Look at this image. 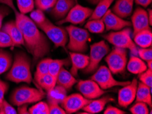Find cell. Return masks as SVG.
<instances>
[{
	"label": "cell",
	"instance_id": "cell-1",
	"mask_svg": "<svg viewBox=\"0 0 152 114\" xmlns=\"http://www.w3.org/2000/svg\"><path fill=\"white\" fill-rule=\"evenodd\" d=\"M12 10L15 16V23L23 36L25 46L34 58V63L45 57L50 51V45L47 38L30 18L20 13L14 4L13 0H0Z\"/></svg>",
	"mask_w": 152,
	"mask_h": 114
},
{
	"label": "cell",
	"instance_id": "cell-2",
	"mask_svg": "<svg viewBox=\"0 0 152 114\" xmlns=\"http://www.w3.org/2000/svg\"><path fill=\"white\" fill-rule=\"evenodd\" d=\"M10 71L6 74V79L15 83H27L32 81L31 73V60L26 53L17 52L10 67Z\"/></svg>",
	"mask_w": 152,
	"mask_h": 114
},
{
	"label": "cell",
	"instance_id": "cell-3",
	"mask_svg": "<svg viewBox=\"0 0 152 114\" xmlns=\"http://www.w3.org/2000/svg\"><path fill=\"white\" fill-rule=\"evenodd\" d=\"M45 96V93L41 89L20 86L14 90L10 96V101L15 106L30 104L40 101Z\"/></svg>",
	"mask_w": 152,
	"mask_h": 114
},
{
	"label": "cell",
	"instance_id": "cell-4",
	"mask_svg": "<svg viewBox=\"0 0 152 114\" xmlns=\"http://www.w3.org/2000/svg\"><path fill=\"white\" fill-rule=\"evenodd\" d=\"M69 40L67 48L70 51L85 53L87 50V42L90 35L87 29L80 28L75 25H68L66 27Z\"/></svg>",
	"mask_w": 152,
	"mask_h": 114
},
{
	"label": "cell",
	"instance_id": "cell-5",
	"mask_svg": "<svg viewBox=\"0 0 152 114\" xmlns=\"http://www.w3.org/2000/svg\"><path fill=\"white\" fill-rule=\"evenodd\" d=\"M131 29L124 28L119 31L110 32L103 36L104 38L115 47L129 49L134 55H138V49L131 38Z\"/></svg>",
	"mask_w": 152,
	"mask_h": 114
},
{
	"label": "cell",
	"instance_id": "cell-6",
	"mask_svg": "<svg viewBox=\"0 0 152 114\" xmlns=\"http://www.w3.org/2000/svg\"><path fill=\"white\" fill-rule=\"evenodd\" d=\"M38 27L45 32L55 47H65L68 41V35L66 29L53 24L48 18L38 25Z\"/></svg>",
	"mask_w": 152,
	"mask_h": 114
},
{
	"label": "cell",
	"instance_id": "cell-7",
	"mask_svg": "<svg viewBox=\"0 0 152 114\" xmlns=\"http://www.w3.org/2000/svg\"><path fill=\"white\" fill-rule=\"evenodd\" d=\"M128 53L125 49L115 47L105 57L108 68L113 74L121 73L125 71L128 62Z\"/></svg>",
	"mask_w": 152,
	"mask_h": 114
},
{
	"label": "cell",
	"instance_id": "cell-8",
	"mask_svg": "<svg viewBox=\"0 0 152 114\" xmlns=\"http://www.w3.org/2000/svg\"><path fill=\"white\" fill-rule=\"evenodd\" d=\"M110 52L109 46L104 40H101L91 45L90 46L89 64L84 69L85 73H91L98 68L102 60Z\"/></svg>",
	"mask_w": 152,
	"mask_h": 114
},
{
	"label": "cell",
	"instance_id": "cell-9",
	"mask_svg": "<svg viewBox=\"0 0 152 114\" xmlns=\"http://www.w3.org/2000/svg\"><path fill=\"white\" fill-rule=\"evenodd\" d=\"M91 79L98 83L102 90H107L115 86H125L130 81H120L116 80L113 76V73L108 67L101 66L97 68L96 73L91 76Z\"/></svg>",
	"mask_w": 152,
	"mask_h": 114
},
{
	"label": "cell",
	"instance_id": "cell-10",
	"mask_svg": "<svg viewBox=\"0 0 152 114\" xmlns=\"http://www.w3.org/2000/svg\"><path fill=\"white\" fill-rule=\"evenodd\" d=\"M92 13L93 10L91 8L77 4L71 8L66 17L59 20L57 24L61 25L64 23H72V25H82L87 18L90 17Z\"/></svg>",
	"mask_w": 152,
	"mask_h": 114
},
{
	"label": "cell",
	"instance_id": "cell-11",
	"mask_svg": "<svg viewBox=\"0 0 152 114\" xmlns=\"http://www.w3.org/2000/svg\"><path fill=\"white\" fill-rule=\"evenodd\" d=\"M77 89L85 98L89 100L98 99L106 93L104 90H102L97 83L92 79L79 81Z\"/></svg>",
	"mask_w": 152,
	"mask_h": 114
},
{
	"label": "cell",
	"instance_id": "cell-12",
	"mask_svg": "<svg viewBox=\"0 0 152 114\" xmlns=\"http://www.w3.org/2000/svg\"><path fill=\"white\" fill-rule=\"evenodd\" d=\"M91 101V100L85 98L82 94H73L70 96H66L61 104L66 113L70 114L79 111Z\"/></svg>",
	"mask_w": 152,
	"mask_h": 114
},
{
	"label": "cell",
	"instance_id": "cell-13",
	"mask_svg": "<svg viewBox=\"0 0 152 114\" xmlns=\"http://www.w3.org/2000/svg\"><path fill=\"white\" fill-rule=\"evenodd\" d=\"M138 81L134 79L129 84L125 86L119 90L118 93V104L121 107L127 108L132 104L136 98V93L138 86Z\"/></svg>",
	"mask_w": 152,
	"mask_h": 114
},
{
	"label": "cell",
	"instance_id": "cell-14",
	"mask_svg": "<svg viewBox=\"0 0 152 114\" xmlns=\"http://www.w3.org/2000/svg\"><path fill=\"white\" fill-rule=\"evenodd\" d=\"M102 19L107 31H119L132 25L131 22L118 17L110 10H107L102 17Z\"/></svg>",
	"mask_w": 152,
	"mask_h": 114
},
{
	"label": "cell",
	"instance_id": "cell-15",
	"mask_svg": "<svg viewBox=\"0 0 152 114\" xmlns=\"http://www.w3.org/2000/svg\"><path fill=\"white\" fill-rule=\"evenodd\" d=\"M131 20L133 27V35L141 30L150 28L151 25L149 23L147 11L142 8L138 7L136 8L131 17Z\"/></svg>",
	"mask_w": 152,
	"mask_h": 114
},
{
	"label": "cell",
	"instance_id": "cell-16",
	"mask_svg": "<svg viewBox=\"0 0 152 114\" xmlns=\"http://www.w3.org/2000/svg\"><path fill=\"white\" fill-rule=\"evenodd\" d=\"M75 4V0H57L55 6L51 8L50 14L55 19L61 20L66 17Z\"/></svg>",
	"mask_w": 152,
	"mask_h": 114
},
{
	"label": "cell",
	"instance_id": "cell-17",
	"mask_svg": "<svg viewBox=\"0 0 152 114\" xmlns=\"http://www.w3.org/2000/svg\"><path fill=\"white\" fill-rule=\"evenodd\" d=\"M70 61L72 62V68L70 73L73 76H77L79 70H84L89 64V58L88 55H86L81 53L70 52Z\"/></svg>",
	"mask_w": 152,
	"mask_h": 114
},
{
	"label": "cell",
	"instance_id": "cell-18",
	"mask_svg": "<svg viewBox=\"0 0 152 114\" xmlns=\"http://www.w3.org/2000/svg\"><path fill=\"white\" fill-rule=\"evenodd\" d=\"M134 0H117L111 11L122 18H127L132 15Z\"/></svg>",
	"mask_w": 152,
	"mask_h": 114
},
{
	"label": "cell",
	"instance_id": "cell-19",
	"mask_svg": "<svg viewBox=\"0 0 152 114\" xmlns=\"http://www.w3.org/2000/svg\"><path fill=\"white\" fill-rule=\"evenodd\" d=\"M1 29L5 31L10 36L15 44V46L25 45L23 36L16 24L15 21H11L6 23Z\"/></svg>",
	"mask_w": 152,
	"mask_h": 114
},
{
	"label": "cell",
	"instance_id": "cell-20",
	"mask_svg": "<svg viewBox=\"0 0 152 114\" xmlns=\"http://www.w3.org/2000/svg\"><path fill=\"white\" fill-rule=\"evenodd\" d=\"M114 101V99H113L110 96H106L100 99L93 100L85 105L82 109L85 112L89 114H95L100 113L104 109L106 104L109 102Z\"/></svg>",
	"mask_w": 152,
	"mask_h": 114
},
{
	"label": "cell",
	"instance_id": "cell-21",
	"mask_svg": "<svg viewBox=\"0 0 152 114\" xmlns=\"http://www.w3.org/2000/svg\"><path fill=\"white\" fill-rule=\"evenodd\" d=\"M77 83L75 76L68 71L66 68L62 67L60 72L57 76L56 84L64 87L66 90H70L72 86Z\"/></svg>",
	"mask_w": 152,
	"mask_h": 114
},
{
	"label": "cell",
	"instance_id": "cell-22",
	"mask_svg": "<svg viewBox=\"0 0 152 114\" xmlns=\"http://www.w3.org/2000/svg\"><path fill=\"white\" fill-rule=\"evenodd\" d=\"M134 36V43L141 48L151 47L152 44V32L151 28L141 30Z\"/></svg>",
	"mask_w": 152,
	"mask_h": 114
},
{
	"label": "cell",
	"instance_id": "cell-23",
	"mask_svg": "<svg viewBox=\"0 0 152 114\" xmlns=\"http://www.w3.org/2000/svg\"><path fill=\"white\" fill-rule=\"evenodd\" d=\"M67 94V90L62 86L55 85V87L47 92L48 103L61 104Z\"/></svg>",
	"mask_w": 152,
	"mask_h": 114
},
{
	"label": "cell",
	"instance_id": "cell-24",
	"mask_svg": "<svg viewBox=\"0 0 152 114\" xmlns=\"http://www.w3.org/2000/svg\"><path fill=\"white\" fill-rule=\"evenodd\" d=\"M151 88L140 82L138 83V86L136 93V101L142 102L146 103L149 107H151Z\"/></svg>",
	"mask_w": 152,
	"mask_h": 114
},
{
	"label": "cell",
	"instance_id": "cell-25",
	"mask_svg": "<svg viewBox=\"0 0 152 114\" xmlns=\"http://www.w3.org/2000/svg\"><path fill=\"white\" fill-rule=\"evenodd\" d=\"M127 70L130 73L139 74L147 69V64L140 57L133 55L126 64Z\"/></svg>",
	"mask_w": 152,
	"mask_h": 114
},
{
	"label": "cell",
	"instance_id": "cell-26",
	"mask_svg": "<svg viewBox=\"0 0 152 114\" xmlns=\"http://www.w3.org/2000/svg\"><path fill=\"white\" fill-rule=\"evenodd\" d=\"M70 64L69 59L63 60H51L49 66V74L53 78L55 82H57V76L64 66H68Z\"/></svg>",
	"mask_w": 152,
	"mask_h": 114
},
{
	"label": "cell",
	"instance_id": "cell-27",
	"mask_svg": "<svg viewBox=\"0 0 152 114\" xmlns=\"http://www.w3.org/2000/svg\"><path fill=\"white\" fill-rule=\"evenodd\" d=\"M115 0H100L97 4V6L95 10H93L89 19H96L102 18L104 15L107 13L108 10Z\"/></svg>",
	"mask_w": 152,
	"mask_h": 114
},
{
	"label": "cell",
	"instance_id": "cell-28",
	"mask_svg": "<svg viewBox=\"0 0 152 114\" xmlns=\"http://www.w3.org/2000/svg\"><path fill=\"white\" fill-rule=\"evenodd\" d=\"M87 31L94 34H102L104 32L105 26L102 18L89 19L85 25Z\"/></svg>",
	"mask_w": 152,
	"mask_h": 114
},
{
	"label": "cell",
	"instance_id": "cell-29",
	"mask_svg": "<svg viewBox=\"0 0 152 114\" xmlns=\"http://www.w3.org/2000/svg\"><path fill=\"white\" fill-rule=\"evenodd\" d=\"M12 64V57L8 51L0 49V74L6 73Z\"/></svg>",
	"mask_w": 152,
	"mask_h": 114
},
{
	"label": "cell",
	"instance_id": "cell-30",
	"mask_svg": "<svg viewBox=\"0 0 152 114\" xmlns=\"http://www.w3.org/2000/svg\"><path fill=\"white\" fill-rule=\"evenodd\" d=\"M51 60V58L43 59L37 65L35 75H34V79L36 82L40 78H42V76L49 73V66Z\"/></svg>",
	"mask_w": 152,
	"mask_h": 114
},
{
	"label": "cell",
	"instance_id": "cell-31",
	"mask_svg": "<svg viewBox=\"0 0 152 114\" xmlns=\"http://www.w3.org/2000/svg\"><path fill=\"white\" fill-rule=\"evenodd\" d=\"M37 83L42 89L46 90L47 92H49V90L53 89L56 85V82L49 73L40 78L37 81Z\"/></svg>",
	"mask_w": 152,
	"mask_h": 114
},
{
	"label": "cell",
	"instance_id": "cell-32",
	"mask_svg": "<svg viewBox=\"0 0 152 114\" xmlns=\"http://www.w3.org/2000/svg\"><path fill=\"white\" fill-rule=\"evenodd\" d=\"M18 10L23 14L31 13L35 7L34 0H17Z\"/></svg>",
	"mask_w": 152,
	"mask_h": 114
},
{
	"label": "cell",
	"instance_id": "cell-33",
	"mask_svg": "<svg viewBox=\"0 0 152 114\" xmlns=\"http://www.w3.org/2000/svg\"><path fill=\"white\" fill-rule=\"evenodd\" d=\"M29 113L30 114H49V107L48 103L45 102H39L29 108Z\"/></svg>",
	"mask_w": 152,
	"mask_h": 114
},
{
	"label": "cell",
	"instance_id": "cell-34",
	"mask_svg": "<svg viewBox=\"0 0 152 114\" xmlns=\"http://www.w3.org/2000/svg\"><path fill=\"white\" fill-rule=\"evenodd\" d=\"M130 111L132 114H148L149 110L148 105L142 102L137 101L134 105H132L130 109Z\"/></svg>",
	"mask_w": 152,
	"mask_h": 114
},
{
	"label": "cell",
	"instance_id": "cell-35",
	"mask_svg": "<svg viewBox=\"0 0 152 114\" xmlns=\"http://www.w3.org/2000/svg\"><path fill=\"white\" fill-rule=\"evenodd\" d=\"M13 47L15 46L12 38L5 31L0 29V48Z\"/></svg>",
	"mask_w": 152,
	"mask_h": 114
},
{
	"label": "cell",
	"instance_id": "cell-36",
	"mask_svg": "<svg viewBox=\"0 0 152 114\" xmlns=\"http://www.w3.org/2000/svg\"><path fill=\"white\" fill-rule=\"evenodd\" d=\"M30 18L36 23L37 26L41 24V23H42L47 19L43 11L40 10V9H36V10H32L30 13Z\"/></svg>",
	"mask_w": 152,
	"mask_h": 114
},
{
	"label": "cell",
	"instance_id": "cell-37",
	"mask_svg": "<svg viewBox=\"0 0 152 114\" xmlns=\"http://www.w3.org/2000/svg\"><path fill=\"white\" fill-rule=\"evenodd\" d=\"M57 0H35V5L37 8L42 11L51 9L55 6Z\"/></svg>",
	"mask_w": 152,
	"mask_h": 114
},
{
	"label": "cell",
	"instance_id": "cell-38",
	"mask_svg": "<svg viewBox=\"0 0 152 114\" xmlns=\"http://www.w3.org/2000/svg\"><path fill=\"white\" fill-rule=\"evenodd\" d=\"M139 78L140 82L149 88H152V70L147 68L145 71L139 74Z\"/></svg>",
	"mask_w": 152,
	"mask_h": 114
},
{
	"label": "cell",
	"instance_id": "cell-39",
	"mask_svg": "<svg viewBox=\"0 0 152 114\" xmlns=\"http://www.w3.org/2000/svg\"><path fill=\"white\" fill-rule=\"evenodd\" d=\"M0 113L1 114H17V111L8 103L6 100L3 99L0 102Z\"/></svg>",
	"mask_w": 152,
	"mask_h": 114
},
{
	"label": "cell",
	"instance_id": "cell-40",
	"mask_svg": "<svg viewBox=\"0 0 152 114\" xmlns=\"http://www.w3.org/2000/svg\"><path fill=\"white\" fill-rule=\"evenodd\" d=\"M138 55L140 59L143 61L152 60V49L151 47L140 48L138 49Z\"/></svg>",
	"mask_w": 152,
	"mask_h": 114
},
{
	"label": "cell",
	"instance_id": "cell-41",
	"mask_svg": "<svg viewBox=\"0 0 152 114\" xmlns=\"http://www.w3.org/2000/svg\"><path fill=\"white\" fill-rule=\"evenodd\" d=\"M49 107V114H66L64 109L59 104L48 103Z\"/></svg>",
	"mask_w": 152,
	"mask_h": 114
},
{
	"label": "cell",
	"instance_id": "cell-42",
	"mask_svg": "<svg viewBox=\"0 0 152 114\" xmlns=\"http://www.w3.org/2000/svg\"><path fill=\"white\" fill-rule=\"evenodd\" d=\"M104 114H125V111L121 110L117 107H115L113 106L109 105L104 111Z\"/></svg>",
	"mask_w": 152,
	"mask_h": 114
},
{
	"label": "cell",
	"instance_id": "cell-43",
	"mask_svg": "<svg viewBox=\"0 0 152 114\" xmlns=\"http://www.w3.org/2000/svg\"><path fill=\"white\" fill-rule=\"evenodd\" d=\"M10 13V9L8 7L6 6H1L0 7V29H1L2 22L6 16H8Z\"/></svg>",
	"mask_w": 152,
	"mask_h": 114
},
{
	"label": "cell",
	"instance_id": "cell-44",
	"mask_svg": "<svg viewBox=\"0 0 152 114\" xmlns=\"http://www.w3.org/2000/svg\"><path fill=\"white\" fill-rule=\"evenodd\" d=\"M8 89V84L0 79V102L4 99V95Z\"/></svg>",
	"mask_w": 152,
	"mask_h": 114
},
{
	"label": "cell",
	"instance_id": "cell-45",
	"mask_svg": "<svg viewBox=\"0 0 152 114\" xmlns=\"http://www.w3.org/2000/svg\"><path fill=\"white\" fill-rule=\"evenodd\" d=\"M17 113H20V114H29V110L27 109V104H22V105L18 106V110H17Z\"/></svg>",
	"mask_w": 152,
	"mask_h": 114
},
{
	"label": "cell",
	"instance_id": "cell-46",
	"mask_svg": "<svg viewBox=\"0 0 152 114\" xmlns=\"http://www.w3.org/2000/svg\"><path fill=\"white\" fill-rule=\"evenodd\" d=\"M152 0H134V2L137 5L141 6L142 7H147L150 5Z\"/></svg>",
	"mask_w": 152,
	"mask_h": 114
},
{
	"label": "cell",
	"instance_id": "cell-47",
	"mask_svg": "<svg viewBox=\"0 0 152 114\" xmlns=\"http://www.w3.org/2000/svg\"><path fill=\"white\" fill-rule=\"evenodd\" d=\"M147 15H148V19L149 25H152V10L151 9H148L147 11Z\"/></svg>",
	"mask_w": 152,
	"mask_h": 114
},
{
	"label": "cell",
	"instance_id": "cell-48",
	"mask_svg": "<svg viewBox=\"0 0 152 114\" xmlns=\"http://www.w3.org/2000/svg\"><path fill=\"white\" fill-rule=\"evenodd\" d=\"M87 1L89 2L90 4L95 5V4H97L99 1H100V0H87Z\"/></svg>",
	"mask_w": 152,
	"mask_h": 114
},
{
	"label": "cell",
	"instance_id": "cell-49",
	"mask_svg": "<svg viewBox=\"0 0 152 114\" xmlns=\"http://www.w3.org/2000/svg\"><path fill=\"white\" fill-rule=\"evenodd\" d=\"M147 68L152 70V60L147 62Z\"/></svg>",
	"mask_w": 152,
	"mask_h": 114
}]
</instances>
